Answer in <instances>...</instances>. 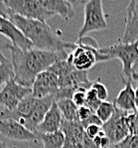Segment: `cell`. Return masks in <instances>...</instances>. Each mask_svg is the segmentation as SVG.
Listing matches in <instances>:
<instances>
[{"label":"cell","instance_id":"32","mask_svg":"<svg viewBox=\"0 0 138 148\" xmlns=\"http://www.w3.org/2000/svg\"><path fill=\"white\" fill-rule=\"evenodd\" d=\"M6 59H7V58H6V57H5V56H4V55H3V54H2V52H1V51H0V65H1V64H2V63H3V62H4V61H5V60H6Z\"/></svg>","mask_w":138,"mask_h":148},{"label":"cell","instance_id":"28","mask_svg":"<svg viewBox=\"0 0 138 148\" xmlns=\"http://www.w3.org/2000/svg\"><path fill=\"white\" fill-rule=\"evenodd\" d=\"M85 130L87 135L89 136L90 139H94V138L96 137L99 134V132L101 131V126H98V125H89Z\"/></svg>","mask_w":138,"mask_h":148},{"label":"cell","instance_id":"13","mask_svg":"<svg viewBox=\"0 0 138 148\" xmlns=\"http://www.w3.org/2000/svg\"><path fill=\"white\" fill-rule=\"evenodd\" d=\"M124 88L119 92L115 97L113 103L118 109L123 110L127 113L134 112L137 109L135 103V90L133 88V79L123 78Z\"/></svg>","mask_w":138,"mask_h":148},{"label":"cell","instance_id":"9","mask_svg":"<svg viewBox=\"0 0 138 148\" xmlns=\"http://www.w3.org/2000/svg\"><path fill=\"white\" fill-rule=\"evenodd\" d=\"M0 134L16 141H34L39 138L37 133L29 130L19 121L13 119L0 120Z\"/></svg>","mask_w":138,"mask_h":148},{"label":"cell","instance_id":"18","mask_svg":"<svg viewBox=\"0 0 138 148\" xmlns=\"http://www.w3.org/2000/svg\"><path fill=\"white\" fill-rule=\"evenodd\" d=\"M74 70L76 69L74 68V66L67 59H65V60H61L59 62L55 63L47 71H49V72L53 73L54 75H56L58 77V79H61V78H64V77L69 75L70 73H72Z\"/></svg>","mask_w":138,"mask_h":148},{"label":"cell","instance_id":"8","mask_svg":"<svg viewBox=\"0 0 138 148\" xmlns=\"http://www.w3.org/2000/svg\"><path fill=\"white\" fill-rule=\"evenodd\" d=\"M31 88H32V97L36 99L54 97V95L60 88L59 79L53 73L45 71L36 77Z\"/></svg>","mask_w":138,"mask_h":148},{"label":"cell","instance_id":"12","mask_svg":"<svg viewBox=\"0 0 138 148\" xmlns=\"http://www.w3.org/2000/svg\"><path fill=\"white\" fill-rule=\"evenodd\" d=\"M0 34L7 37L12 42V45L22 50L33 49V45L24 34L20 31L18 27L15 26L9 19H4L0 17Z\"/></svg>","mask_w":138,"mask_h":148},{"label":"cell","instance_id":"22","mask_svg":"<svg viewBox=\"0 0 138 148\" xmlns=\"http://www.w3.org/2000/svg\"><path fill=\"white\" fill-rule=\"evenodd\" d=\"M90 88L96 94L99 101H105V99H107V97H108V90H107V88H106V86L99 81V79L92 82V86H90Z\"/></svg>","mask_w":138,"mask_h":148},{"label":"cell","instance_id":"14","mask_svg":"<svg viewBox=\"0 0 138 148\" xmlns=\"http://www.w3.org/2000/svg\"><path fill=\"white\" fill-rule=\"evenodd\" d=\"M64 121L62 113L56 102L52 104L51 108L46 113L42 123L37 128V134H45V133H54L60 131L62 123Z\"/></svg>","mask_w":138,"mask_h":148},{"label":"cell","instance_id":"17","mask_svg":"<svg viewBox=\"0 0 138 148\" xmlns=\"http://www.w3.org/2000/svg\"><path fill=\"white\" fill-rule=\"evenodd\" d=\"M42 140L44 148H63L65 143V135L62 131H57L54 133L38 134Z\"/></svg>","mask_w":138,"mask_h":148},{"label":"cell","instance_id":"26","mask_svg":"<svg viewBox=\"0 0 138 148\" xmlns=\"http://www.w3.org/2000/svg\"><path fill=\"white\" fill-rule=\"evenodd\" d=\"M81 124L83 125V127L85 129L87 128V126H89V125H98V126H101V127H102V125H103L102 121L99 119L98 116L96 114V113H92L87 120L81 122Z\"/></svg>","mask_w":138,"mask_h":148},{"label":"cell","instance_id":"2","mask_svg":"<svg viewBox=\"0 0 138 148\" xmlns=\"http://www.w3.org/2000/svg\"><path fill=\"white\" fill-rule=\"evenodd\" d=\"M9 20L20 29L35 49L62 52L67 50L73 51L77 47V43L60 39L46 22L27 19L16 14L11 15Z\"/></svg>","mask_w":138,"mask_h":148},{"label":"cell","instance_id":"5","mask_svg":"<svg viewBox=\"0 0 138 148\" xmlns=\"http://www.w3.org/2000/svg\"><path fill=\"white\" fill-rule=\"evenodd\" d=\"M11 15L16 14L27 19L46 22L53 14L43 7L40 0H5ZM11 17V16H10Z\"/></svg>","mask_w":138,"mask_h":148},{"label":"cell","instance_id":"33","mask_svg":"<svg viewBox=\"0 0 138 148\" xmlns=\"http://www.w3.org/2000/svg\"><path fill=\"white\" fill-rule=\"evenodd\" d=\"M0 148H10V147H9L3 140L0 139Z\"/></svg>","mask_w":138,"mask_h":148},{"label":"cell","instance_id":"36","mask_svg":"<svg viewBox=\"0 0 138 148\" xmlns=\"http://www.w3.org/2000/svg\"><path fill=\"white\" fill-rule=\"evenodd\" d=\"M136 73H137V72H136Z\"/></svg>","mask_w":138,"mask_h":148},{"label":"cell","instance_id":"21","mask_svg":"<svg viewBox=\"0 0 138 148\" xmlns=\"http://www.w3.org/2000/svg\"><path fill=\"white\" fill-rule=\"evenodd\" d=\"M101 102L102 101H99V99L98 97V95H96V92H94L92 88H89V90L87 92V99H85V106H87V108L90 109L92 112L96 113V109L98 108V106H100Z\"/></svg>","mask_w":138,"mask_h":148},{"label":"cell","instance_id":"29","mask_svg":"<svg viewBox=\"0 0 138 148\" xmlns=\"http://www.w3.org/2000/svg\"><path fill=\"white\" fill-rule=\"evenodd\" d=\"M11 13L9 11V9L7 7L5 3V0H0V17L4 18V19H10Z\"/></svg>","mask_w":138,"mask_h":148},{"label":"cell","instance_id":"16","mask_svg":"<svg viewBox=\"0 0 138 148\" xmlns=\"http://www.w3.org/2000/svg\"><path fill=\"white\" fill-rule=\"evenodd\" d=\"M62 113L65 120L68 121H79L78 119V109L79 108L74 103L71 99H62L56 102Z\"/></svg>","mask_w":138,"mask_h":148},{"label":"cell","instance_id":"19","mask_svg":"<svg viewBox=\"0 0 138 148\" xmlns=\"http://www.w3.org/2000/svg\"><path fill=\"white\" fill-rule=\"evenodd\" d=\"M114 111H115V106L113 102H109L105 101L100 103V106L96 109V114L102 121V123H105V122H107L111 118Z\"/></svg>","mask_w":138,"mask_h":148},{"label":"cell","instance_id":"30","mask_svg":"<svg viewBox=\"0 0 138 148\" xmlns=\"http://www.w3.org/2000/svg\"><path fill=\"white\" fill-rule=\"evenodd\" d=\"M135 103H136V108H138V83L135 88Z\"/></svg>","mask_w":138,"mask_h":148},{"label":"cell","instance_id":"1","mask_svg":"<svg viewBox=\"0 0 138 148\" xmlns=\"http://www.w3.org/2000/svg\"><path fill=\"white\" fill-rule=\"evenodd\" d=\"M10 52V61L14 71V81L19 85L32 88L36 77L51 66L68 58L67 51L53 52L38 49L22 50L12 44H6Z\"/></svg>","mask_w":138,"mask_h":148},{"label":"cell","instance_id":"31","mask_svg":"<svg viewBox=\"0 0 138 148\" xmlns=\"http://www.w3.org/2000/svg\"><path fill=\"white\" fill-rule=\"evenodd\" d=\"M132 79H133V82H136V83H138V73L133 72V74H132Z\"/></svg>","mask_w":138,"mask_h":148},{"label":"cell","instance_id":"10","mask_svg":"<svg viewBox=\"0 0 138 148\" xmlns=\"http://www.w3.org/2000/svg\"><path fill=\"white\" fill-rule=\"evenodd\" d=\"M61 131L65 135V143L63 148H83V140L85 130L79 121H63Z\"/></svg>","mask_w":138,"mask_h":148},{"label":"cell","instance_id":"3","mask_svg":"<svg viewBox=\"0 0 138 148\" xmlns=\"http://www.w3.org/2000/svg\"><path fill=\"white\" fill-rule=\"evenodd\" d=\"M99 52L107 61L118 59L122 64V73L125 79H132L134 66L138 61V41L131 44L119 42L110 47L99 48Z\"/></svg>","mask_w":138,"mask_h":148},{"label":"cell","instance_id":"27","mask_svg":"<svg viewBox=\"0 0 138 148\" xmlns=\"http://www.w3.org/2000/svg\"><path fill=\"white\" fill-rule=\"evenodd\" d=\"M92 112L90 109H89L87 106H81V108H79L78 109V119L79 122H83L85 120H87L90 115L92 114Z\"/></svg>","mask_w":138,"mask_h":148},{"label":"cell","instance_id":"6","mask_svg":"<svg viewBox=\"0 0 138 148\" xmlns=\"http://www.w3.org/2000/svg\"><path fill=\"white\" fill-rule=\"evenodd\" d=\"M31 95L32 88L19 85L14 79H11L0 90V106L6 110H14L20 102Z\"/></svg>","mask_w":138,"mask_h":148},{"label":"cell","instance_id":"24","mask_svg":"<svg viewBox=\"0 0 138 148\" xmlns=\"http://www.w3.org/2000/svg\"><path fill=\"white\" fill-rule=\"evenodd\" d=\"M112 148H138V135H128Z\"/></svg>","mask_w":138,"mask_h":148},{"label":"cell","instance_id":"7","mask_svg":"<svg viewBox=\"0 0 138 148\" xmlns=\"http://www.w3.org/2000/svg\"><path fill=\"white\" fill-rule=\"evenodd\" d=\"M127 114V112L120 110L115 106L113 115L107 122L103 123L101 127L105 136L109 138L112 147L117 143L121 142L124 138L129 135V129H128V125L126 122Z\"/></svg>","mask_w":138,"mask_h":148},{"label":"cell","instance_id":"34","mask_svg":"<svg viewBox=\"0 0 138 148\" xmlns=\"http://www.w3.org/2000/svg\"><path fill=\"white\" fill-rule=\"evenodd\" d=\"M134 72L138 73V61H137V63L135 64V66H134Z\"/></svg>","mask_w":138,"mask_h":148},{"label":"cell","instance_id":"20","mask_svg":"<svg viewBox=\"0 0 138 148\" xmlns=\"http://www.w3.org/2000/svg\"><path fill=\"white\" fill-rule=\"evenodd\" d=\"M11 79H14V71L11 61L7 58L0 65V86H4Z\"/></svg>","mask_w":138,"mask_h":148},{"label":"cell","instance_id":"25","mask_svg":"<svg viewBox=\"0 0 138 148\" xmlns=\"http://www.w3.org/2000/svg\"><path fill=\"white\" fill-rule=\"evenodd\" d=\"M87 90H78L74 94L73 97H72V101H74V103L76 104L78 108H81V106H85V99H87Z\"/></svg>","mask_w":138,"mask_h":148},{"label":"cell","instance_id":"15","mask_svg":"<svg viewBox=\"0 0 138 148\" xmlns=\"http://www.w3.org/2000/svg\"><path fill=\"white\" fill-rule=\"evenodd\" d=\"M41 4L45 9L51 12L54 16L59 15L66 20L74 17V11L73 3L67 0H40Z\"/></svg>","mask_w":138,"mask_h":148},{"label":"cell","instance_id":"4","mask_svg":"<svg viewBox=\"0 0 138 148\" xmlns=\"http://www.w3.org/2000/svg\"><path fill=\"white\" fill-rule=\"evenodd\" d=\"M83 15V24L78 34L79 39L85 37L92 32L103 31L107 29V22L103 12L101 0H89L85 2Z\"/></svg>","mask_w":138,"mask_h":148},{"label":"cell","instance_id":"11","mask_svg":"<svg viewBox=\"0 0 138 148\" xmlns=\"http://www.w3.org/2000/svg\"><path fill=\"white\" fill-rule=\"evenodd\" d=\"M138 41V0H131L126 8L125 28L120 42L131 44Z\"/></svg>","mask_w":138,"mask_h":148},{"label":"cell","instance_id":"23","mask_svg":"<svg viewBox=\"0 0 138 148\" xmlns=\"http://www.w3.org/2000/svg\"><path fill=\"white\" fill-rule=\"evenodd\" d=\"M126 122L129 129V135H138V108L134 112L128 113Z\"/></svg>","mask_w":138,"mask_h":148},{"label":"cell","instance_id":"35","mask_svg":"<svg viewBox=\"0 0 138 148\" xmlns=\"http://www.w3.org/2000/svg\"><path fill=\"white\" fill-rule=\"evenodd\" d=\"M111 148H112V147H111Z\"/></svg>","mask_w":138,"mask_h":148}]
</instances>
